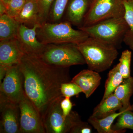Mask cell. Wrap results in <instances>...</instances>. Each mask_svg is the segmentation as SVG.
Listing matches in <instances>:
<instances>
[{"label": "cell", "instance_id": "e0dca14e", "mask_svg": "<svg viewBox=\"0 0 133 133\" xmlns=\"http://www.w3.org/2000/svg\"><path fill=\"white\" fill-rule=\"evenodd\" d=\"M20 25L15 18L6 14L0 16V41L16 38Z\"/></svg>", "mask_w": 133, "mask_h": 133}, {"label": "cell", "instance_id": "52a82bcc", "mask_svg": "<svg viewBox=\"0 0 133 133\" xmlns=\"http://www.w3.org/2000/svg\"><path fill=\"white\" fill-rule=\"evenodd\" d=\"M124 0H93L84 18L83 27L106 19L124 17Z\"/></svg>", "mask_w": 133, "mask_h": 133}, {"label": "cell", "instance_id": "6da1fadb", "mask_svg": "<svg viewBox=\"0 0 133 133\" xmlns=\"http://www.w3.org/2000/svg\"><path fill=\"white\" fill-rule=\"evenodd\" d=\"M19 65L24 78L25 94L43 119L51 105L63 97L61 85L71 81L69 68L50 65L40 58L25 55Z\"/></svg>", "mask_w": 133, "mask_h": 133}, {"label": "cell", "instance_id": "ac0fdd59", "mask_svg": "<svg viewBox=\"0 0 133 133\" xmlns=\"http://www.w3.org/2000/svg\"><path fill=\"white\" fill-rule=\"evenodd\" d=\"M114 93L122 104V108L119 111L133 108V105H131L130 102L133 94V77L131 76L128 78L124 79Z\"/></svg>", "mask_w": 133, "mask_h": 133}, {"label": "cell", "instance_id": "4316f807", "mask_svg": "<svg viewBox=\"0 0 133 133\" xmlns=\"http://www.w3.org/2000/svg\"><path fill=\"white\" fill-rule=\"evenodd\" d=\"M55 0H38L41 24L48 22L52 4Z\"/></svg>", "mask_w": 133, "mask_h": 133}, {"label": "cell", "instance_id": "9a60e30c", "mask_svg": "<svg viewBox=\"0 0 133 133\" xmlns=\"http://www.w3.org/2000/svg\"><path fill=\"white\" fill-rule=\"evenodd\" d=\"M15 19L20 24L32 28L41 25L38 0H27L21 11Z\"/></svg>", "mask_w": 133, "mask_h": 133}, {"label": "cell", "instance_id": "ffe728a7", "mask_svg": "<svg viewBox=\"0 0 133 133\" xmlns=\"http://www.w3.org/2000/svg\"><path fill=\"white\" fill-rule=\"evenodd\" d=\"M124 79L119 71L118 64L108 73L107 79L105 83L104 92L101 101L114 93L116 88L123 82Z\"/></svg>", "mask_w": 133, "mask_h": 133}, {"label": "cell", "instance_id": "4dcf8cb0", "mask_svg": "<svg viewBox=\"0 0 133 133\" xmlns=\"http://www.w3.org/2000/svg\"><path fill=\"white\" fill-rule=\"evenodd\" d=\"M126 1H129V0H126Z\"/></svg>", "mask_w": 133, "mask_h": 133}, {"label": "cell", "instance_id": "277c9868", "mask_svg": "<svg viewBox=\"0 0 133 133\" xmlns=\"http://www.w3.org/2000/svg\"><path fill=\"white\" fill-rule=\"evenodd\" d=\"M128 29L124 17L110 18L91 26L78 28L87 33L89 37L117 49L123 41Z\"/></svg>", "mask_w": 133, "mask_h": 133}, {"label": "cell", "instance_id": "3957f363", "mask_svg": "<svg viewBox=\"0 0 133 133\" xmlns=\"http://www.w3.org/2000/svg\"><path fill=\"white\" fill-rule=\"evenodd\" d=\"M37 37L43 44H78L89 37L88 34L81 30L72 28L69 22L51 23L46 22L42 23L37 30Z\"/></svg>", "mask_w": 133, "mask_h": 133}, {"label": "cell", "instance_id": "cb8c5ba5", "mask_svg": "<svg viewBox=\"0 0 133 133\" xmlns=\"http://www.w3.org/2000/svg\"><path fill=\"white\" fill-rule=\"evenodd\" d=\"M132 52L128 50L124 51L119 59V71L124 79L131 77V64Z\"/></svg>", "mask_w": 133, "mask_h": 133}, {"label": "cell", "instance_id": "f546056e", "mask_svg": "<svg viewBox=\"0 0 133 133\" xmlns=\"http://www.w3.org/2000/svg\"><path fill=\"white\" fill-rule=\"evenodd\" d=\"M6 9L5 5L1 1H0V16L6 14Z\"/></svg>", "mask_w": 133, "mask_h": 133}, {"label": "cell", "instance_id": "44dd1931", "mask_svg": "<svg viewBox=\"0 0 133 133\" xmlns=\"http://www.w3.org/2000/svg\"><path fill=\"white\" fill-rule=\"evenodd\" d=\"M125 8L124 18L128 29L126 31L123 42L133 50V0H124Z\"/></svg>", "mask_w": 133, "mask_h": 133}, {"label": "cell", "instance_id": "603a6c76", "mask_svg": "<svg viewBox=\"0 0 133 133\" xmlns=\"http://www.w3.org/2000/svg\"><path fill=\"white\" fill-rule=\"evenodd\" d=\"M69 0H55L52 5L48 21L58 23L61 21L66 9Z\"/></svg>", "mask_w": 133, "mask_h": 133}, {"label": "cell", "instance_id": "d4e9b609", "mask_svg": "<svg viewBox=\"0 0 133 133\" xmlns=\"http://www.w3.org/2000/svg\"><path fill=\"white\" fill-rule=\"evenodd\" d=\"M6 8V14L15 18L21 11L27 0H0Z\"/></svg>", "mask_w": 133, "mask_h": 133}, {"label": "cell", "instance_id": "83f0119b", "mask_svg": "<svg viewBox=\"0 0 133 133\" xmlns=\"http://www.w3.org/2000/svg\"><path fill=\"white\" fill-rule=\"evenodd\" d=\"M92 132L91 125L89 122L81 121L71 129L70 133H91Z\"/></svg>", "mask_w": 133, "mask_h": 133}, {"label": "cell", "instance_id": "7a4b0ae2", "mask_svg": "<svg viewBox=\"0 0 133 133\" xmlns=\"http://www.w3.org/2000/svg\"><path fill=\"white\" fill-rule=\"evenodd\" d=\"M77 46L89 69L99 73L109 69L118 55L115 47L90 37Z\"/></svg>", "mask_w": 133, "mask_h": 133}, {"label": "cell", "instance_id": "7402d4cb", "mask_svg": "<svg viewBox=\"0 0 133 133\" xmlns=\"http://www.w3.org/2000/svg\"><path fill=\"white\" fill-rule=\"evenodd\" d=\"M132 111L133 108H128L120 115L116 123L112 125V129L117 131H125L127 129L133 130Z\"/></svg>", "mask_w": 133, "mask_h": 133}, {"label": "cell", "instance_id": "5bb4252c", "mask_svg": "<svg viewBox=\"0 0 133 133\" xmlns=\"http://www.w3.org/2000/svg\"><path fill=\"white\" fill-rule=\"evenodd\" d=\"M92 2L90 0H71L66 8L67 21L79 27L82 26Z\"/></svg>", "mask_w": 133, "mask_h": 133}, {"label": "cell", "instance_id": "8fae6325", "mask_svg": "<svg viewBox=\"0 0 133 133\" xmlns=\"http://www.w3.org/2000/svg\"><path fill=\"white\" fill-rule=\"evenodd\" d=\"M0 133H21L19 104L0 99Z\"/></svg>", "mask_w": 133, "mask_h": 133}, {"label": "cell", "instance_id": "5b68a950", "mask_svg": "<svg viewBox=\"0 0 133 133\" xmlns=\"http://www.w3.org/2000/svg\"><path fill=\"white\" fill-rule=\"evenodd\" d=\"M39 58L47 64L61 68L86 64L77 44L74 43L46 44Z\"/></svg>", "mask_w": 133, "mask_h": 133}, {"label": "cell", "instance_id": "8992f818", "mask_svg": "<svg viewBox=\"0 0 133 133\" xmlns=\"http://www.w3.org/2000/svg\"><path fill=\"white\" fill-rule=\"evenodd\" d=\"M64 97H62L51 105L43 118L46 133H70L72 128L81 121L79 115L71 111L66 117L64 115L60 102Z\"/></svg>", "mask_w": 133, "mask_h": 133}, {"label": "cell", "instance_id": "d6986e66", "mask_svg": "<svg viewBox=\"0 0 133 133\" xmlns=\"http://www.w3.org/2000/svg\"><path fill=\"white\" fill-rule=\"evenodd\" d=\"M124 111L114 113L102 119L94 118L90 116L88 119V122L98 133H124L125 130L121 131H115L111 128L115 120Z\"/></svg>", "mask_w": 133, "mask_h": 133}, {"label": "cell", "instance_id": "2e32d148", "mask_svg": "<svg viewBox=\"0 0 133 133\" xmlns=\"http://www.w3.org/2000/svg\"><path fill=\"white\" fill-rule=\"evenodd\" d=\"M122 105L114 93L102 101H101L94 109L90 116L96 119H102L121 110Z\"/></svg>", "mask_w": 133, "mask_h": 133}, {"label": "cell", "instance_id": "4fadbf2b", "mask_svg": "<svg viewBox=\"0 0 133 133\" xmlns=\"http://www.w3.org/2000/svg\"><path fill=\"white\" fill-rule=\"evenodd\" d=\"M101 77L99 73L90 69L83 70L71 79L83 90L87 98L90 97L100 85Z\"/></svg>", "mask_w": 133, "mask_h": 133}, {"label": "cell", "instance_id": "f1b7e54d", "mask_svg": "<svg viewBox=\"0 0 133 133\" xmlns=\"http://www.w3.org/2000/svg\"><path fill=\"white\" fill-rule=\"evenodd\" d=\"M60 106L65 117H66L69 116L71 112L72 108L73 107L70 98L65 97L63 98L60 102Z\"/></svg>", "mask_w": 133, "mask_h": 133}, {"label": "cell", "instance_id": "9c48e42d", "mask_svg": "<svg viewBox=\"0 0 133 133\" xmlns=\"http://www.w3.org/2000/svg\"><path fill=\"white\" fill-rule=\"evenodd\" d=\"M19 104L21 133H46L41 114L25 92Z\"/></svg>", "mask_w": 133, "mask_h": 133}, {"label": "cell", "instance_id": "484cf974", "mask_svg": "<svg viewBox=\"0 0 133 133\" xmlns=\"http://www.w3.org/2000/svg\"><path fill=\"white\" fill-rule=\"evenodd\" d=\"M61 92L63 97H71L78 95L83 92V90L79 86L71 81L63 83L61 85Z\"/></svg>", "mask_w": 133, "mask_h": 133}, {"label": "cell", "instance_id": "ba28073f", "mask_svg": "<svg viewBox=\"0 0 133 133\" xmlns=\"http://www.w3.org/2000/svg\"><path fill=\"white\" fill-rule=\"evenodd\" d=\"M0 84V99L19 104L24 93V78L19 64L9 68Z\"/></svg>", "mask_w": 133, "mask_h": 133}, {"label": "cell", "instance_id": "7c38bea8", "mask_svg": "<svg viewBox=\"0 0 133 133\" xmlns=\"http://www.w3.org/2000/svg\"><path fill=\"white\" fill-rule=\"evenodd\" d=\"M24 55L17 38L1 41L0 66L9 68L19 64Z\"/></svg>", "mask_w": 133, "mask_h": 133}, {"label": "cell", "instance_id": "30bf717a", "mask_svg": "<svg viewBox=\"0 0 133 133\" xmlns=\"http://www.w3.org/2000/svg\"><path fill=\"white\" fill-rule=\"evenodd\" d=\"M41 25L37 24L29 28L20 24L16 38L24 55L39 57L43 51L45 45L38 41L37 37V30Z\"/></svg>", "mask_w": 133, "mask_h": 133}]
</instances>
